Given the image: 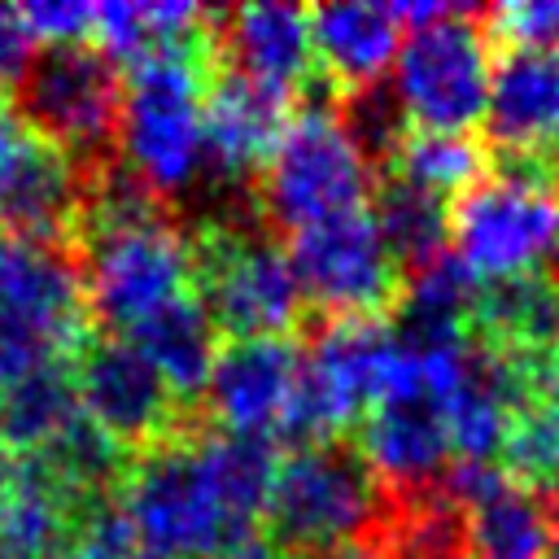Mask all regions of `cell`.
Listing matches in <instances>:
<instances>
[{
	"label": "cell",
	"instance_id": "6da1fadb",
	"mask_svg": "<svg viewBox=\"0 0 559 559\" xmlns=\"http://www.w3.org/2000/svg\"><path fill=\"white\" fill-rule=\"evenodd\" d=\"M450 245L476 284L555 271L559 192L546 153L489 148L485 175L450 201Z\"/></svg>",
	"mask_w": 559,
	"mask_h": 559
},
{
	"label": "cell",
	"instance_id": "7a4b0ae2",
	"mask_svg": "<svg viewBox=\"0 0 559 559\" xmlns=\"http://www.w3.org/2000/svg\"><path fill=\"white\" fill-rule=\"evenodd\" d=\"M192 249V293L214 332L227 341L288 336L306 319V301L288 253L258 210L183 223Z\"/></svg>",
	"mask_w": 559,
	"mask_h": 559
},
{
	"label": "cell",
	"instance_id": "3957f363",
	"mask_svg": "<svg viewBox=\"0 0 559 559\" xmlns=\"http://www.w3.org/2000/svg\"><path fill=\"white\" fill-rule=\"evenodd\" d=\"M210 39L148 52L122 70L118 157L157 197H183L201 183V96L210 79Z\"/></svg>",
	"mask_w": 559,
	"mask_h": 559
},
{
	"label": "cell",
	"instance_id": "277c9868",
	"mask_svg": "<svg viewBox=\"0 0 559 559\" xmlns=\"http://www.w3.org/2000/svg\"><path fill=\"white\" fill-rule=\"evenodd\" d=\"M384 511V485L354 437L297 445L280 459L262 533L284 559H319L376 528Z\"/></svg>",
	"mask_w": 559,
	"mask_h": 559
},
{
	"label": "cell",
	"instance_id": "5b68a950",
	"mask_svg": "<svg viewBox=\"0 0 559 559\" xmlns=\"http://www.w3.org/2000/svg\"><path fill=\"white\" fill-rule=\"evenodd\" d=\"M205 428L135 454L122 472L114 502L148 559H223L245 533L262 528L236 524L223 511L197 454Z\"/></svg>",
	"mask_w": 559,
	"mask_h": 559
},
{
	"label": "cell",
	"instance_id": "8992f818",
	"mask_svg": "<svg viewBox=\"0 0 559 559\" xmlns=\"http://www.w3.org/2000/svg\"><path fill=\"white\" fill-rule=\"evenodd\" d=\"M9 114L61 148L79 170L100 166L118 153V114H122V70L92 44H44L31 52L13 79Z\"/></svg>",
	"mask_w": 559,
	"mask_h": 559
},
{
	"label": "cell",
	"instance_id": "52a82bcc",
	"mask_svg": "<svg viewBox=\"0 0 559 559\" xmlns=\"http://www.w3.org/2000/svg\"><path fill=\"white\" fill-rule=\"evenodd\" d=\"M87 319L96 332L127 336L140 319L192 293V249L175 210L92 227L74 240Z\"/></svg>",
	"mask_w": 559,
	"mask_h": 559
},
{
	"label": "cell",
	"instance_id": "ba28073f",
	"mask_svg": "<svg viewBox=\"0 0 559 559\" xmlns=\"http://www.w3.org/2000/svg\"><path fill=\"white\" fill-rule=\"evenodd\" d=\"M332 109L336 105H301L284 122L266 166L258 170L253 197L271 231L293 236L323 218L362 210V201L371 197L376 175L354 153Z\"/></svg>",
	"mask_w": 559,
	"mask_h": 559
},
{
	"label": "cell",
	"instance_id": "9c48e42d",
	"mask_svg": "<svg viewBox=\"0 0 559 559\" xmlns=\"http://www.w3.org/2000/svg\"><path fill=\"white\" fill-rule=\"evenodd\" d=\"M489 79L493 44L485 31V9L459 4L402 39L389 87L411 118V131L472 135V127L485 122Z\"/></svg>",
	"mask_w": 559,
	"mask_h": 559
},
{
	"label": "cell",
	"instance_id": "30bf717a",
	"mask_svg": "<svg viewBox=\"0 0 559 559\" xmlns=\"http://www.w3.org/2000/svg\"><path fill=\"white\" fill-rule=\"evenodd\" d=\"M92 332L70 249L0 240V389L22 371L66 358Z\"/></svg>",
	"mask_w": 559,
	"mask_h": 559
},
{
	"label": "cell",
	"instance_id": "8fae6325",
	"mask_svg": "<svg viewBox=\"0 0 559 559\" xmlns=\"http://www.w3.org/2000/svg\"><path fill=\"white\" fill-rule=\"evenodd\" d=\"M70 376L79 393V411L127 454H144L162 441L188 437L205 428V411H188L170 397L148 358L114 332H87L70 354Z\"/></svg>",
	"mask_w": 559,
	"mask_h": 559
},
{
	"label": "cell",
	"instance_id": "7c38bea8",
	"mask_svg": "<svg viewBox=\"0 0 559 559\" xmlns=\"http://www.w3.org/2000/svg\"><path fill=\"white\" fill-rule=\"evenodd\" d=\"M284 253L314 319H384L402 297V275L367 205L293 231Z\"/></svg>",
	"mask_w": 559,
	"mask_h": 559
},
{
	"label": "cell",
	"instance_id": "4fadbf2b",
	"mask_svg": "<svg viewBox=\"0 0 559 559\" xmlns=\"http://www.w3.org/2000/svg\"><path fill=\"white\" fill-rule=\"evenodd\" d=\"M83 205V170L0 109V223L31 245L70 249Z\"/></svg>",
	"mask_w": 559,
	"mask_h": 559
},
{
	"label": "cell",
	"instance_id": "5bb4252c",
	"mask_svg": "<svg viewBox=\"0 0 559 559\" xmlns=\"http://www.w3.org/2000/svg\"><path fill=\"white\" fill-rule=\"evenodd\" d=\"M210 57L214 66L301 100L319 79L310 13L297 4H236L210 13Z\"/></svg>",
	"mask_w": 559,
	"mask_h": 559
},
{
	"label": "cell",
	"instance_id": "9a60e30c",
	"mask_svg": "<svg viewBox=\"0 0 559 559\" xmlns=\"http://www.w3.org/2000/svg\"><path fill=\"white\" fill-rule=\"evenodd\" d=\"M301 371V349L288 336L223 341L201 393V411L223 432L266 437L280 432Z\"/></svg>",
	"mask_w": 559,
	"mask_h": 559
},
{
	"label": "cell",
	"instance_id": "2e32d148",
	"mask_svg": "<svg viewBox=\"0 0 559 559\" xmlns=\"http://www.w3.org/2000/svg\"><path fill=\"white\" fill-rule=\"evenodd\" d=\"M358 450L376 467L384 489H432L450 467V428L428 389H402L380 397L358 419Z\"/></svg>",
	"mask_w": 559,
	"mask_h": 559
},
{
	"label": "cell",
	"instance_id": "e0dca14e",
	"mask_svg": "<svg viewBox=\"0 0 559 559\" xmlns=\"http://www.w3.org/2000/svg\"><path fill=\"white\" fill-rule=\"evenodd\" d=\"M559 135V52H498L485 105V144L502 153H546Z\"/></svg>",
	"mask_w": 559,
	"mask_h": 559
},
{
	"label": "cell",
	"instance_id": "ac0fdd59",
	"mask_svg": "<svg viewBox=\"0 0 559 559\" xmlns=\"http://www.w3.org/2000/svg\"><path fill=\"white\" fill-rule=\"evenodd\" d=\"M306 13L319 74L336 87V96L384 79L402 48V22L393 4H319Z\"/></svg>",
	"mask_w": 559,
	"mask_h": 559
},
{
	"label": "cell",
	"instance_id": "d6986e66",
	"mask_svg": "<svg viewBox=\"0 0 559 559\" xmlns=\"http://www.w3.org/2000/svg\"><path fill=\"white\" fill-rule=\"evenodd\" d=\"M127 341L148 358V367L162 376V384L170 389L179 406L201 411V393H205V380L218 354V332L205 306L197 301V293L175 297L148 319H140L127 332Z\"/></svg>",
	"mask_w": 559,
	"mask_h": 559
},
{
	"label": "cell",
	"instance_id": "ffe728a7",
	"mask_svg": "<svg viewBox=\"0 0 559 559\" xmlns=\"http://www.w3.org/2000/svg\"><path fill=\"white\" fill-rule=\"evenodd\" d=\"M472 336L502 354H537L559 345V280L555 271H528L489 280L476 288Z\"/></svg>",
	"mask_w": 559,
	"mask_h": 559
},
{
	"label": "cell",
	"instance_id": "44dd1931",
	"mask_svg": "<svg viewBox=\"0 0 559 559\" xmlns=\"http://www.w3.org/2000/svg\"><path fill=\"white\" fill-rule=\"evenodd\" d=\"M87 515L92 511L22 463L17 485L0 502V559H74Z\"/></svg>",
	"mask_w": 559,
	"mask_h": 559
},
{
	"label": "cell",
	"instance_id": "7402d4cb",
	"mask_svg": "<svg viewBox=\"0 0 559 559\" xmlns=\"http://www.w3.org/2000/svg\"><path fill=\"white\" fill-rule=\"evenodd\" d=\"M371 218H376V231L397 266L402 280L428 271L432 262H441L450 249V205L415 183H406L402 175H376L371 183Z\"/></svg>",
	"mask_w": 559,
	"mask_h": 559
},
{
	"label": "cell",
	"instance_id": "603a6c76",
	"mask_svg": "<svg viewBox=\"0 0 559 559\" xmlns=\"http://www.w3.org/2000/svg\"><path fill=\"white\" fill-rule=\"evenodd\" d=\"M79 393L70 376V358H48L17 380L0 389V441L17 454L31 459L48 441H57L74 419H79Z\"/></svg>",
	"mask_w": 559,
	"mask_h": 559
},
{
	"label": "cell",
	"instance_id": "cb8c5ba5",
	"mask_svg": "<svg viewBox=\"0 0 559 559\" xmlns=\"http://www.w3.org/2000/svg\"><path fill=\"white\" fill-rule=\"evenodd\" d=\"M197 454L201 467L223 502V511L236 524H262L266 511V493L275 480V445L271 437H245V432H223V428H205L197 437Z\"/></svg>",
	"mask_w": 559,
	"mask_h": 559
},
{
	"label": "cell",
	"instance_id": "d4e9b609",
	"mask_svg": "<svg viewBox=\"0 0 559 559\" xmlns=\"http://www.w3.org/2000/svg\"><path fill=\"white\" fill-rule=\"evenodd\" d=\"M489 166V148L476 135H441V131H411L397 148V157L384 166L389 175H402L406 183L441 197L445 205L467 192ZM380 170V175H384Z\"/></svg>",
	"mask_w": 559,
	"mask_h": 559
},
{
	"label": "cell",
	"instance_id": "484cf974",
	"mask_svg": "<svg viewBox=\"0 0 559 559\" xmlns=\"http://www.w3.org/2000/svg\"><path fill=\"white\" fill-rule=\"evenodd\" d=\"M502 476L542 493L559 485V397H528L511 411L502 432Z\"/></svg>",
	"mask_w": 559,
	"mask_h": 559
},
{
	"label": "cell",
	"instance_id": "4316f807",
	"mask_svg": "<svg viewBox=\"0 0 559 559\" xmlns=\"http://www.w3.org/2000/svg\"><path fill=\"white\" fill-rule=\"evenodd\" d=\"M332 114H336L341 131L349 135L354 153L371 166V175H380L397 157L402 140L411 135V118L402 114V105L384 79L371 87H358V92H341Z\"/></svg>",
	"mask_w": 559,
	"mask_h": 559
},
{
	"label": "cell",
	"instance_id": "83f0119b",
	"mask_svg": "<svg viewBox=\"0 0 559 559\" xmlns=\"http://www.w3.org/2000/svg\"><path fill=\"white\" fill-rule=\"evenodd\" d=\"M485 31L493 52L507 48H542L559 52V0H524L485 9Z\"/></svg>",
	"mask_w": 559,
	"mask_h": 559
},
{
	"label": "cell",
	"instance_id": "f1b7e54d",
	"mask_svg": "<svg viewBox=\"0 0 559 559\" xmlns=\"http://www.w3.org/2000/svg\"><path fill=\"white\" fill-rule=\"evenodd\" d=\"M31 39L44 44H79L87 31H96V4L83 0H26L13 9Z\"/></svg>",
	"mask_w": 559,
	"mask_h": 559
},
{
	"label": "cell",
	"instance_id": "f546056e",
	"mask_svg": "<svg viewBox=\"0 0 559 559\" xmlns=\"http://www.w3.org/2000/svg\"><path fill=\"white\" fill-rule=\"evenodd\" d=\"M74 559H148V555L140 550V542L131 537V528H127L118 502L109 498V502H100V507L87 515Z\"/></svg>",
	"mask_w": 559,
	"mask_h": 559
},
{
	"label": "cell",
	"instance_id": "4dcf8cb0",
	"mask_svg": "<svg viewBox=\"0 0 559 559\" xmlns=\"http://www.w3.org/2000/svg\"><path fill=\"white\" fill-rule=\"evenodd\" d=\"M31 52H35V39H31L26 26L17 22V13L0 4V92L13 87V79H17L22 66L31 61Z\"/></svg>",
	"mask_w": 559,
	"mask_h": 559
},
{
	"label": "cell",
	"instance_id": "1f68e13d",
	"mask_svg": "<svg viewBox=\"0 0 559 559\" xmlns=\"http://www.w3.org/2000/svg\"><path fill=\"white\" fill-rule=\"evenodd\" d=\"M319 559H389V555H384V546H380L376 537H358V542L336 546V550H328V555H319Z\"/></svg>",
	"mask_w": 559,
	"mask_h": 559
},
{
	"label": "cell",
	"instance_id": "d6a6232c",
	"mask_svg": "<svg viewBox=\"0 0 559 559\" xmlns=\"http://www.w3.org/2000/svg\"><path fill=\"white\" fill-rule=\"evenodd\" d=\"M17 467H22V463H17V454L0 441V502H4V498H9V489L17 485Z\"/></svg>",
	"mask_w": 559,
	"mask_h": 559
},
{
	"label": "cell",
	"instance_id": "836d02e7",
	"mask_svg": "<svg viewBox=\"0 0 559 559\" xmlns=\"http://www.w3.org/2000/svg\"><path fill=\"white\" fill-rule=\"evenodd\" d=\"M546 520H550V542H555V555H559V485L546 498Z\"/></svg>",
	"mask_w": 559,
	"mask_h": 559
},
{
	"label": "cell",
	"instance_id": "e575fe53",
	"mask_svg": "<svg viewBox=\"0 0 559 559\" xmlns=\"http://www.w3.org/2000/svg\"><path fill=\"white\" fill-rule=\"evenodd\" d=\"M546 166H550V183H555V192H559V135H555L550 148H546Z\"/></svg>",
	"mask_w": 559,
	"mask_h": 559
},
{
	"label": "cell",
	"instance_id": "d590c367",
	"mask_svg": "<svg viewBox=\"0 0 559 559\" xmlns=\"http://www.w3.org/2000/svg\"><path fill=\"white\" fill-rule=\"evenodd\" d=\"M555 280H559V262H555Z\"/></svg>",
	"mask_w": 559,
	"mask_h": 559
}]
</instances>
